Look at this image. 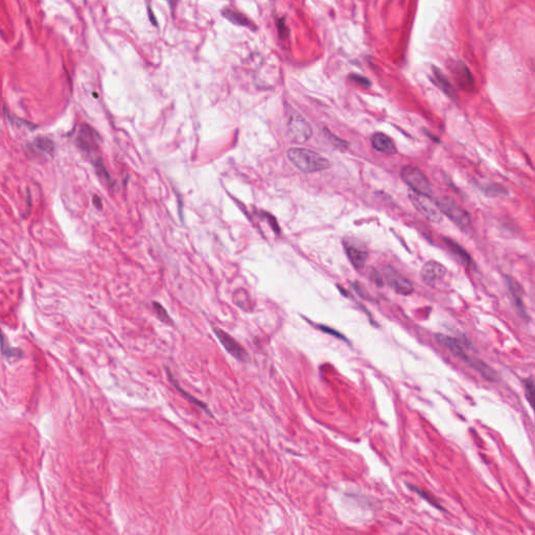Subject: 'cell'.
<instances>
[{
	"mask_svg": "<svg viewBox=\"0 0 535 535\" xmlns=\"http://www.w3.org/2000/svg\"><path fill=\"white\" fill-rule=\"evenodd\" d=\"M288 157L298 170L302 173H315L331 167L330 160L318 153L303 148H292L288 151Z\"/></svg>",
	"mask_w": 535,
	"mask_h": 535,
	"instance_id": "1",
	"label": "cell"
},
{
	"mask_svg": "<svg viewBox=\"0 0 535 535\" xmlns=\"http://www.w3.org/2000/svg\"><path fill=\"white\" fill-rule=\"evenodd\" d=\"M436 204L440 212L446 216L462 231L468 232L470 230L471 220L468 212L465 211L461 206L458 205L454 201V199L447 196H443L438 199Z\"/></svg>",
	"mask_w": 535,
	"mask_h": 535,
	"instance_id": "2",
	"label": "cell"
},
{
	"mask_svg": "<svg viewBox=\"0 0 535 535\" xmlns=\"http://www.w3.org/2000/svg\"><path fill=\"white\" fill-rule=\"evenodd\" d=\"M401 177L407 185L410 186L411 192L430 196L432 193V186L430 181L427 180L425 175L418 167L407 165L402 167L401 171Z\"/></svg>",
	"mask_w": 535,
	"mask_h": 535,
	"instance_id": "3",
	"label": "cell"
},
{
	"mask_svg": "<svg viewBox=\"0 0 535 535\" xmlns=\"http://www.w3.org/2000/svg\"><path fill=\"white\" fill-rule=\"evenodd\" d=\"M409 199L414 207L424 218L431 221L432 223H440L442 220V213L438 208L436 201H434L430 196L410 192Z\"/></svg>",
	"mask_w": 535,
	"mask_h": 535,
	"instance_id": "4",
	"label": "cell"
},
{
	"mask_svg": "<svg viewBox=\"0 0 535 535\" xmlns=\"http://www.w3.org/2000/svg\"><path fill=\"white\" fill-rule=\"evenodd\" d=\"M288 131L291 138L299 143L307 142L312 135L311 125L299 113L293 110L289 116Z\"/></svg>",
	"mask_w": 535,
	"mask_h": 535,
	"instance_id": "5",
	"label": "cell"
},
{
	"mask_svg": "<svg viewBox=\"0 0 535 535\" xmlns=\"http://www.w3.org/2000/svg\"><path fill=\"white\" fill-rule=\"evenodd\" d=\"M383 277L387 285L391 288L393 291L400 295H410L413 293L414 288L412 282L407 279L404 276L394 269L391 266H384L383 267Z\"/></svg>",
	"mask_w": 535,
	"mask_h": 535,
	"instance_id": "6",
	"label": "cell"
},
{
	"mask_svg": "<svg viewBox=\"0 0 535 535\" xmlns=\"http://www.w3.org/2000/svg\"><path fill=\"white\" fill-rule=\"evenodd\" d=\"M342 244L345 249L346 255L357 270H362L368 258V251L364 245L356 239H344Z\"/></svg>",
	"mask_w": 535,
	"mask_h": 535,
	"instance_id": "7",
	"label": "cell"
},
{
	"mask_svg": "<svg viewBox=\"0 0 535 535\" xmlns=\"http://www.w3.org/2000/svg\"><path fill=\"white\" fill-rule=\"evenodd\" d=\"M213 333L216 334L217 338L221 342L224 348L230 354L235 360L240 362H247L249 360V357L247 351L245 350L239 342H236L230 334H227L225 331L221 330L219 327H213Z\"/></svg>",
	"mask_w": 535,
	"mask_h": 535,
	"instance_id": "8",
	"label": "cell"
},
{
	"mask_svg": "<svg viewBox=\"0 0 535 535\" xmlns=\"http://www.w3.org/2000/svg\"><path fill=\"white\" fill-rule=\"evenodd\" d=\"M448 69L452 72L456 83L461 89H463L464 91H472L475 89V80H473V76L469 68L462 61H452Z\"/></svg>",
	"mask_w": 535,
	"mask_h": 535,
	"instance_id": "9",
	"label": "cell"
},
{
	"mask_svg": "<svg viewBox=\"0 0 535 535\" xmlns=\"http://www.w3.org/2000/svg\"><path fill=\"white\" fill-rule=\"evenodd\" d=\"M99 142H101V137L93 128L88 125L82 126L78 138H76V143L81 150L91 155L98 149Z\"/></svg>",
	"mask_w": 535,
	"mask_h": 535,
	"instance_id": "10",
	"label": "cell"
},
{
	"mask_svg": "<svg viewBox=\"0 0 535 535\" xmlns=\"http://www.w3.org/2000/svg\"><path fill=\"white\" fill-rule=\"evenodd\" d=\"M446 268L437 262H427L422 269V278L424 284L430 287H435L437 282L446 276Z\"/></svg>",
	"mask_w": 535,
	"mask_h": 535,
	"instance_id": "11",
	"label": "cell"
},
{
	"mask_svg": "<svg viewBox=\"0 0 535 535\" xmlns=\"http://www.w3.org/2000/svg\"><path fill=\"white\" fill-rule=\"evenodd\" d=\"M436 341L440 344V345L446 348L453 356H455L456 357H459L460 360L464 361L465 363L468 362L469 357L465 353L464 347L459 340L453 337H449V335H446V334H437Z\"/></svg>",
	"mask_w": 535,
	"mask_h": 535,
	"instance_id": "12",
	"label": "cell"
},
{
	"mask_svg": "<svg viewBox=\"0 0 535 535\" xmlns=\"http://www.w3.org/2000/svg\"><path fill=\"white\" fill-rule=\"evenodd\" d=\"M506 284L508 286L509 292L512 296V299H513V301H514V305H515V308L517 310V312L522 317H524L525 319L528 318L526 309L524 307L523 298H522L523 297V289H522V287L519 286V284H517V282L511 277H506Z\"/></svg>",
	"mask_w": 535,
	"mask_h": 535,
	"instance_id": "13",
	"label": "cell"
},
{
	"mask_svg": "<svg viewBox=\"0 0 535 535\" xmlns=\"http://www.w3.org/2000/svg\"><path fill=\"white\" fill-rule=\"evenodd\" d=\"M371 144L374 150L385 154L392 155L396 153L394 141L384 133H376L371 137Z\"/></svg>",
	"mask_w": 535,
	"mask_h": 535,
	"instance_id": "14",
	"label": "cell"
},
{
	"mask_svg": "<svg viewBox=\"0 0 535 535\" xmlns=\"http://www.w3.org/2000/svg\"><path fill=\"white\" fill-rule=\"evenodd\" d=\"M466 363H468V365H469L471 368L477 370L481 376H482L488 381H498L500 379L499 373L496 372L492 367H490L482 360L469 357Z\"/></svg>",
	"mask_w": 535,
	"mask_h": 535,
	"instance_id": "15",
	"label": "cell"
},
{
	"mask_svg": "<svg viewBox=\"0 0 535 535\" xmlns=\"http://www.w3.org/2000/svg\"><path fill=\"white\" fill-rule=\"evenodd\" d=\"M443 242L446 243V247L453 252V253L460 259V261L468 268V269H476V265L475 263H473L471 256L469 255V253L468 251H466L461 245H459L458 243H456L455 241L450 240V239H447V238H445L443 239Z\"/></svg>",
	"mask_w": 535,
	"mask_h": 535,
	"instance_id": "16",
	"label": "cell"
},
{
	"mask_svg": "<svg viewBox=\"0 0 535 535\" xmlns=\"http://www.w3.org/2000/svg\"><path fill=\"white\" fill-rule=\"evenodd\" d=\"M432 73L435 85H437L443 92H445L448 97L456 98L457 94L455 88L453 87L452 84L448 81L446 76L442 73V71L436 66H432Z\"/></svg>",
	"mask_w": 535,
	"mask_h": 535,
	"instance_id": "17",
	"label": "cell"
},
{
	"mask_svg": "<svg viewBox=\"0 0 535 535\" xmlns=\"http://www.w3.org/2000/svg\"><path fill=\"white\" fill-rule=\"evenodd\" d=\"M222 14H223V16L229 20L230 22H232L233 24L235 25H240V26H245V27H249L251 28L252 30L256 29V26L255 24L252 22L251 20H249L245 15H243L242 13L238 12V11H234L232 9H225L223 12H222Z\"/></svg>",
	"mask_w": 535,
	"mask_h": 535,
	"instance_id": "18",
	"label": "cell"
},
{
	"mask_svg": "<svg viewBox=\"0 0 535 535\" xmlns=\"http://www.w3.org/2000/svg\"><path fill=\"white\" fill-rule=\"evenodd\" d=\"M166 372H167V377H169V379H170V380H171V383H172V384H173V385L175 386V388H176V389H177V390H178V391H179V392H180V393H181V394H182L183 396H184V397H185V399H186V400H188V401H189L190 402H192V403L196 404V406H197V407H199V408H200V409H202V410L206 411V413H207L208 415H210V414H211V413H210V411H209V409H208V407H207V406H206V403H204V402H203V401H199L198 399H196V397H194L193 395H190L189 393L185 392V391H184V390H183V388H182V387H181V386L179 385V383H178V381H177V379H175V377L173 376V374H172V372H171V370H170L169 368H166Z\"/></svg>",
	"mask_w": 535,
	"mask_h": 535,
	"instance_id": "19",
	"label": "cell"
},
{
	"mask_svg": "<svg viewBox=\"0 0 535 535\" xmlns=\"http://www.w3.org/2000/svg\"><path fill=\"white\" fill-rule=\"evenodd\" d=\"M0 351H1L2 356L6 357H21L23 356L21 350L11 347L9 341L6 340V337L1 330H0Z\"/></svg>",
	"mask_w": 535,
	"mask_h": 535,
	"instance_id": "20",
	"label": "cell"
},
{
	"mask_svg": "<svg viewBox=\"0 0 535 535\" xmlns=\"http://www.w3.org/2000/svg\"><path fill=\"white\" fill-rule=\"evenodd\" d=\"M33 144L38 151L45 153V154L50 155L55 151V144L47 137H38L34 140Z\"/></svg>",
	"mask_w": 535,
	"mask_h": 535,
	"instance_id": "21",
	"label": "cell"
},
{
	"mask_svg": "<svg viewBox=\"0 0 535 535\" xmlns=\"http://www.w3.org/2000/svg\"><path fill=\"white\" fill-rule=\"evenodd\" d=\"M481 189L483 190L484 194L488 196H506L508 195V188L499 183H494V184H485L481 186Z\"/></svg>",
	"mask_w": 535,
	"mask_h": 535,
	"instance_id": "22",
	"label": "cell"
},
{
	"mask_svg": "<svg viewBox=\"0 0 535 535\" xmlns=\"http://www.w3.org/2000/svg\"><path fill=\"white\" fill-rule=\"evenodd\" d=\"M410 488L412 489V490H414L417 494H419L420 496H422V498L424 499L427 503H430L432 506L436 507V508L439 509L440 511H445V508H443V507L440 505L439 501H438L436 498H435V496H434L432 493H430L429 491L423 490V489L417 488V487H413V486H410Z\"/></svg>",
	"mask_w": 535,
	"mask_h": 535,
	"instance_id": "23",
	"label": "cell"
},
{
	"mask_svg": "<svg viewBox=\"0 0 535 535\" xmlns=\"http://www.w3.org/2000/svg\"><path fill=\"white\" fill-rule=\"evenodd\" d=\"M153 309L155 310L156 312V315L157 317L162 321V322L164 323H167V324H173V319L170 317V315L167 314L166 310L162 307L161 304H160L159 302H156V301H153Z\"/></svg>",
	"mask_w": 535,
	"mask_h": 535,
	"instance_id": "24",
	"label": "cell"
},
{
	"mask_svg": "<svg viewBox=\"0 0 535 535\" xmlns=\"http://www.w3.org/2000/svg\"><path fill=\"white\" fill-rule=\"evenodd\" d=\"M259 217L265 219L268 222V223H269L270 227L272 228V230L275 232V234H277V235L280 234V232H281L280 227H279L277 221H276V219H275L274 216H272L271 213H269V212L261 211V212H259Z\"/></svg>",
	"mask_w": 535,
	"mask_h": 535,
	"instance_id": "25",
	"label": "cell"
},
{
	"mask_svg": "<svg viewBox=\"0 0 535 535\" xmlns=\"http://www.w3.org/2000/svg\"><path fill=\"white\" fill-rule=\"evenodd\" d=\"M525 395L527 401H529L530 406H533V397H534V380L532 378H529L524 380Z\"/></svg>",
	"mask_w": 535,
	"mask_h": 535,
	"instance_id": "26",
	"label": "cell"
},
{
	"mask_svg": "<svg viewBox=\"0 0 535 535\" xmlns=\"http://www.w3.org/2000/svg\"><path fill=\"white\" fill-rule=\"evenodd\" d=\"M324 132H325V136H327L328 140H330L331 143H333L335 148H339L341 150H345L349 147V144H348L347 141H344V140L338 138L337 136H334L333 133H331L330 131H328L327 129H324Z\"/></svg>",
	"mask_w": 535,
	"mask_h": 535,
	"instance_id": "27",
	"label": "cell"
},
{
	"mask_svg": "<svg viewBox=\"0 0 535 535\" xmlns=\"http://www.w3.org/2000/svg\"><path fill=\"white\" fill-rule=\"evenodd\" d=\"M93 164H94L95 171L97 172V174L101 176V177L105 178L107 181H110V175H109L108 171H107L103 160L101 158H96L93 161Z\"/></svg>",
	"mask_w": 535,
	"mask_h": 535,
	"instance_id": "28",
	"label": "cell"
},
{
	"mask_svg": "<svg viewBox=\"0 0 535 535\" xmlns=\"http://www.w3.org/2000/svg\"><path fill=\"white\" fill-rule=\"evenodd\" d=\"M349 79L355 82L356 84H357V85H360L361 87L363 88H368L371 86V82L369 79L365 78L364 75H361V74H357V73H353L349 75Z\"/></svg>",
	"mask_w": 535,
	"mask_h": 535,
	"instance_id": "29",
	"label": "cell"
},
{
	"mask_svg": "<svg viewBox=\"0 0 535 535\" xmlns=\"http://www.w3.org/2000/svg\"><path fill=\"white\" fill-rule=\"evenodd\" d=\"M277 29H278V34H279V37L281 38V39H286V38L289 37L290 29L286 25V19L285 18H280V19L277 20Z\"/></svg>",
	"mask_w": 535,
	"mask_h": 535,
	"instance_id": "30",
	"label": "cell"
},
{
	"mask_svg": "<svg viewBox=\"0 0 535 535\" xmlns=\"http://www.w3.org/2000/svg\"><path fill=\"white\" fill-rule=\"evenodd\" d=\"M317 327L319 328V330H320L321 332H323V333L328 334H331V335H334V337H337V338H339V339H341V340H345V341H346V338L344 337V335H343L342 334H340L339 332H337L335 330H334V328H331V327L325 326V325H321V324L317 325Z\"/></svg>",
	"mask_w": 535,
	"mask_h": 535,
	"instance_id": "31",
	"label": "cell"
},
{
	"mask_svg": "<svg viewBox=\"0 0 535 535\" xmlns=\"http://www.w3.org/2000/svg\"><path fill=\"white\" fill-rule=\"evenodd\" d=\"M351 286H353V288H354L355 291H356L358 295H360V297L364 298V299H371L369 293H367V292H366V290H365V288H364L363 285L358 284V282H353V284H351Z\"/></svg>",
	"mask_w": 535,
	"mask_h": 535,
	"instance_id": "32",
	"label": "cell"
},
{
	"mask_svg": "<svg viewBox=\"0 0 535 535\" xmlns=\"http://www.w3.org/2000/svg\"><path fill=\"white\" fill-rule=\"evenodd\" d=\"M370 278L372 279V281L374 282V284L378 285L379 287H383V285H384L383 275H381L379 271H377V270H372V272H371V274H370Z\"/></svg>",
	"mask_w": 535,
	"mask_h": 535,
	"instance_id": "33",
	"label": "cell"
},
{
	"mask_svg": "<svg viewBox=\"0 0 535 535\" xmlns=\"http://www.w3.org/2000/svg\"><path fill=\"white\" fill-rule=\"evenodd\" d=\"M148 12H149L150 20H151V22L153 23V25L158 26V22H157V20H156V18H155V16H154V14H153V12H152V10H151V7H150V6H148Z\"/></svg>",
	"mask_w": 535,
	"mask_h": 535,
	"instance_id": "34",
	"label": "cell"
},
{
	"mask_svg": "<svg viewBox=\"0 0 535 535\" xmlns=\"http://www.w3.org/2000/svg\"><path fill=\"white\" fill-rule=\"evenodd\" d=\"M93 204H94V206H95V207H96L97 209H102V208H103L102 200H101V199H99V197H97V196H94V197H93Z\"/></svg>",
	"mask_w": 535,
	"mask_h": 535,
	"instance_id": "35",
	"label": "cell"
}]
</instances>
